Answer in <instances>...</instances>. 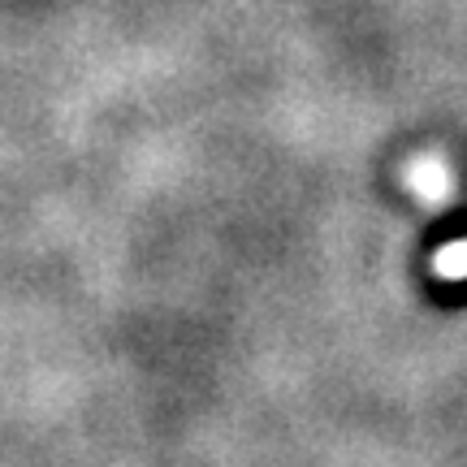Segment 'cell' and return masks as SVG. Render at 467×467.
I'll use <instances>...</instances> for the list:
<instances>
[{"label": "cell", "mask_w": 467, "mask_h": 467, "mask_svg": "<svg viewBox=\"0 0 467 467\" xmlns=\"http://www.w3.org/2000/svg\"><path fill=\"white\" fill-rule=\"evenodd\" d=\"M407 186H411L424 203H446L454 195L451 169L441 165L437 156H416V161L407 165Z\"/></svg>", "instance_id": "obj_1"}, {"label": "cell", "mask_w": 467, "mask_h": 467, "mask_svg": "<svg viewBox=\"0 0 467 467\" xmlns=\"http://www.w3.org/2000/svg\"><path fill=\"white\" fill-rule=\"evenodd\" d=\"M433 273L441 282H467V238L459 243H446V247L433 255Z\"/></svg>", "instance_id": "obj_2"}]
</instances>
